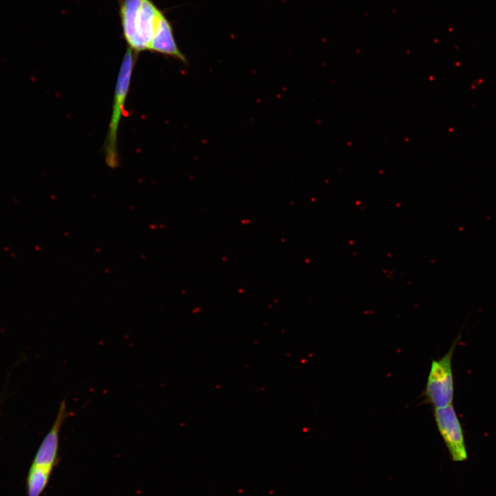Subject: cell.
<instances>
[{
    "label": "cell",
    "instance_id": "obj_1",
    "mask_svg": "<svg viewBox=\"0 0 496 496\" xmlns=\"http://www.w3.org/2000/svg\"><path fill=\"white\" fill-rule=\"evenodd\" d=\"M136 56L137 54L127 47L120 66L115 85L111 118L104 149L106 163L111 168H114L118 165V129L129 92Z\"/></svg>",
    "mask_w": 496,
    "mask_h": 496
},
{
    "label": "cell",
    "instance_id": "obj_2",
    "mask_svg": "<svg viewBox=\"0 0 496 496\" xmlns=\"http://www.w3.org/2000/svg\"><path fill=\"white\" fill-rule=\"evenodd\" d=\"M460 338L459 334L443 357L432 360L423 395L425 402L431 404L434 409L444 407L453 402L454 380L452 360Z\"/></svg>",
    "mask_w": 496,
    "mask_h": 496
},
{
    "label": "cell",
    "instance_id": "obj_3",
    "mask_svg": "<svg viewBox=\"0 0 496 496\" xmlns=\"http://www.w3.org/2000/svg\"><path fill=\"white\" fill-rule=\"evenodd\" d=\"M434 418L452 460L455 462L466 460L464 431L453 404L435 409Z\"/></svg>",
    "mask_w": 496,
    "mask_h": 496
},
{
    "label": "cell",
    "instance_id": "obj_4",
    "mask_svg": "<svg viewBox=\"0 0 496 496\" xmlns=\"http://www.w3.org/2000/svg\"><path fill=\"white\" fill-rule=\"evenodd\" d=\"M66 402L63 400L54 422L40 444L32 464L52 470L58 458L59 433L65 420L69 417Z\"/></svg>",
    "mask_w": 496,
    "mask_h": 496
},
{
    "label": "cell",
    "instance_id": "obj_5",
    "mask_svg": "<svg viewBox=\"0 0 496 496\" xmlns=\"http://www.w3.org/2000/svg\"><path fill=\"white\" fill-rule=\"evenodd\" d=\"M148 50L169 56L184 63H187L186 57L176 44L171 23L163 12L159 17L155 34Z\"/></svg>",
    "mask_w": 496,
    "mask_h": 496
},
{
    "label": "cell",
    "instance_id": "obj_6",
    "mask_svg": "<svg viewBox=\"0 0 496 496\" xmlns=\"http://www.w3.org/2000/svg\"><path fill=\"white\" fill-rule=\"evenodd\" d=\"M143 0H123L121 5L120 16L124 38L134 51L136 43V21Z\"/></svg>",
    "mask_w": 496,
    "mask_h": 496
},
{
    "label": "cell",
    "instance_id": "obj_7",
    "mask_svg": "<svg viewBox=\"0 0 496 496\" xmlns=\"http://www.w3.org/2000/svg\"><path fill=\"white\" fill-rule=\"evenodd\" d=\"M52 469L31 464L27 475L28 496H40L45 488Z\"/></svg>",
    "mask_w": 496,
    "mask_h": 496
}]
</instances>
